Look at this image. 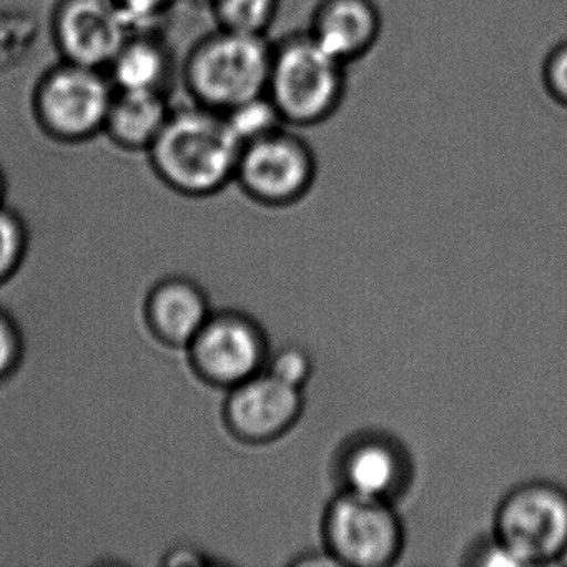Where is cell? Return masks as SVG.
<instances>
[{
	"label": "cell",
	"instance_id": "6da1fadb",
	"mask_svg": "<svg viewBox=\"0 0 567 567\" xmlns=\"http://www.w3.org/2000/svg\"><path fill=\"white\" fill-rule=\"evenodd\" d=\"M240 152L241 144L225 115L192 102L172 111L147 155L152 171L168 190L202 200L235 182Z\"/></svg>",
	"mask_w": 567,
	"mask_h": 567
},
{
	"label": "cell",
	"instance_id": "7a4b0ae2",
	"mask_svg": "<svg viewBox=\"0 0 567 567\" xmlns=\"http://www.w3.org/2000/svg\"><path fill=\"white\" fill-rule=\"evenodd\" d=\"M347 68L307 29L288 32L271 45L268 99L288 127L324 124L347 97Z\"/></svg>",
	"mask_w": 567,
	"mask_h": 567
},
{
	"label": "cell",
	"instance_id": "3957f363",
	"mask_svg": "<svg viewBox=\"0 0 567 567\" xmlns=\"http://www.w3.org/2000/svg\"><path fill=\"white\" fill-rule=\"evenodd\" d=\"M271 45L267 35L217 28L188 52L185 85L194 104L227 114L267 94Z\"/></svg>",
	"mask_w": 567,
	"mask_h": 567
},
{
	"label": "cell",
	"instance_id": "277c9868",
	"mask_svg": "<svg viewBox=\"0 0 567 567\" xmlns=\"http://www.w3.org/2000/svg\"><path fill=\"white\" fill-rule=\"evenodd\" d=\"M493 534L517 566H547L567 556V489L546 480L526 481L497 504Z\"/></svg>",
	"mask_w": 567,
	"mask_h": 567
},
{
	"label": "cell",
	"instance_id": "5b68a950",
	"mask_svg": "<svg viewBox=\"0 0 567 567\" xmlns=\"http://www.w3.org/2000/svg\"><path fill=\"white\" fill-rule=\"evenodd\" d=\"M114 94L107 72L61 61L39 79L32 112L49 137L81 144L104 134Z\"/></svg>",
	"mask_w": 567,
	"mask_h": 567
},
{
	"label": "cell",
	"instance_id": "8992f818",
	"mask_svg": "<svg viewBox=\"0 0 567 567\" xmlns=\"http://www.w3.org/2000/svg\"><path fill=\"white\" fill-rule=\"evenodd\" d=\"M321 530L334 566H393L406 540L394 503L348 491H338L328 503Z\"/></svg>",
	"mask_w": 567,
	"mask_h": 567
},
{
	"label": "cell",
	"instance_id": "52a82bcc",
	"mask_svg": "<svg viewBox=\"0 0 567 567\" xmlns=\"http://www.w3.org/2000/svg\"><path fill=\"white\" fill-rule=\"evenodd\" d=\"M317 174L313 147L285 125L241 147L235 182L257 204L281 208L303 200Z\"/></svg>",
	"mask_w": 567,
	"mask_h": 567
},
{
	"label": "cell",
	"instance_id": "ba28073f",
	"mask_svg": "<svg viewBox=\"0 0 567 567\" xmlns=\"http://www.w3.org/2000/svg\"><path fill=\"white\" fill-rule=\"evenodd\" d=\"M188 350L202 378L228 391L261 373L271 348L257 318L227 308L212 313Z\"/></svg>",
	"mask_w": 567,
	"mask_h": 567
},
{
	"label": "cell",
	"instance_id": "9c48e42d",
	"mask_svg": "<svg viewBox=\"0 0 567 567\" xmlns=\"http://www.w3.org/2000/svg\"><path fill=\"white\" fill-rule=\"evenodd\" d=\"M340 491L396 503L410 489L414 463L408 447L384 431H360L348 437L334 457Z\"/></svg>",
	"mask_w": 567,
	"mask_h": 567
},
{
	"label": "cell",
	"instance_id": "30bf717a",
	"mask_svg": "<svg viewBox=\"0 0 567 567\" xmlns=\"http://www.w3.org/2000/svg\"><path fill=\"white\" fill-rule=\"evenodd\" d=\"M51 25L62 61L101 71L132 34L114 0H58Z\"/></svg>",
	"mask_w": 567,
	"mask_h": 567
},
{
	"label": "cell",
	"instance_id": "8fae6325",
	"mask_svg": "<svg viewBox=\"0 0 567 567\" xmlns=\"http://www.w3.org/2000/svg\"><path fill=\"white\" fill-rule=\"evenodd\" d=\"M301 413L303 390L265 370L225 394V424L231 436L245 444L280 440L297 424Z\"/></svg>",
	"mask_w": 567,
	"mask_h": 567
},
{
	"label": "cell",
	"instance_id": "7c38bea8",
	"mask_svg": "<svg viewBox=\"0 0 567 567\" xmlns=\"http://www.w3.org/2000/svg\"><path fill=\"white\" fill-rule=\"evenodd\" d=\"M307 31L328 54L350 65L373 51L383 16L374 0H320Z\"/></svg>",
	"mask_w": 567,
	"mask_h": 567
},
{
	"label": "cell",
	"instance_id": "4fadbf2b",
	"mask_svg": "<svg viewBox=\"0 0 567 567\" xmlns=\"http://www.w3.org/2000/svg\"><path fill=\"white\" fill-rule=\"evenodd\" d=\"M172 111L167 92L115 91L104 134L122 151L147 154Z\"/></svg>",
	"mask_w": 567,
	"mask_h": 567
},
{
	"label": "cell",
	"instance_id": "5bb4252c",
	"mask_svg": "<svg viewBox=\"0 0 567 567\" xmlns=\"http://www.w3.org/2000/svg\"><path fill=\"white\" fill-rule=\"evenodd\" d=\"M214 313L207 293L194 281L172 278L155 288L148 318L158 337L175 347H190Z\"/></svg>",
	"mask_w": 567,
	"mask_h": 567
},
{
	"label": "cell",
	"instance_id": "9a60e30c",
	"mask_svg": "<svg viewBox=\"0 0 567 567\" xmlns=\"http://www.w3.org/2000/svg\"><path fill=\"white\" fill-rule=\"evenodd\" d=\"M105 72L115 91L165 92L172 75V54L158 32H135Z\"/></svg>",
	"mask_w": 567,
	"mask_h": 567
},
{
	"label": "cell",
	"instance_id": "2e32d148",
	"mask_svg": "<svg viewBox=\"0 0 567 567\" xmlns=\"http://www.w3.org/2000/svg\"><path fill=\"white\" fill-rule=\"evenodd\" d=\"M281 0H210L217 28L244 34L267 35Z\"/></svg>",
	"mask_w": 567,
	"mask_h": 567
},
{
	"label": "cell",
	"instance_id": "e0dca14e",
	"mask_svg": "<svg viewBox=\"0 0 567 567\" xmlns=\"http://www.w3.org/2000/svg\"><path fill=\"white\" fill-rule=\"evenodd\" d=\"M224 115L241 147L287 125L267 94L251 99Z\"/></svg>",
	"mask_w": 567,
	"mask_h": 567
},
{
	"label": "cell",
	"instance_id": "ac0fdd59",
	"mask_svg": "<svg viewBox=\"0 0 567 567\" xmlns=\"http://www.w3.org/2000/svg\"><path fill=\"white\" fill-rule=\"evenodd\" d=\"M28 234L18 212L0 205V284L18 271L24 258Z\"/></svg>",
	"mask_w": 567,
	"mask_h": 567
},
{
	"label": "cell",
	"instance_id": "d6986e66",
	"mask_svg": "<svg viewBox=\"0 0 567 567\" xmlns=\"http://www.w3.org/2000/svg\"><path fill=\"white\" fill-rule=\"evenodd\" d=\"M265 371L290 386L303 390L313 374V360L300 344H285L278 350L270 351Z\"/></svg>",
	"mask_w": 567,
	"mask_h": 567
},
{
	"label": "cell",
	"instance_id": "ffe728a7",
	"mask_svg": "<svg viewBox=\"0 0 567 567\" xmlns=\"http://www.w3.org/2000/svg\"><path fill=\"white\" fill-rule=\"evenodd\" d=\"M127 21L132 34L158 32V25L167 18L178 0H114Z\"/></svg>",
	"mask_w": 567,
	"mask_h": 567
},
{
	"label": "cell",
	"instance_id": "44dd1931",
	"mask_svg": "<svg viewBox=\"0 0 567 567\" xmlns=\"http://www.w3.org/2000/svg\"><path fill=\"white\" fill-rule=\"evenodd\" d=\"M543 84L557 104L567 107V42L556 45L543 64Z\"/></svg>",
	"mask_w": 567,
	"mask_h": 567
},
{
	"label": "cell",
	"instance_id": "7402d4cb",
	"mask_svg": "<svg viewBox=\"0 0 567 567\" xmlns=\"http://www.w3.org/2000/svg\"><path fill=\"white\" fill-rule=\"evenodd\" d=\"M22 358V337L16 321L0 308V381L18 370Z\"/></svg>",
	"mask_w": 567,
	"mask_h": 567
},
{
	"label": "cell",
	"instance_id": "603a6c76",
	"mask_svg": "<svg viewBox=\"0 0 567 567\" xmlns=\"http://www.w3.org/2000/svg\"><path fill=\"white\" fill-rule=\"evenodd\" d=\"M464 560L473 566H517L516 560L493 533L486 539L474 544Z\"/></svg>",
	"mask_w": 567,
	"mask_h": 567
},
{
	"label": "cell",
	"instance_id": "cb8c5ba5",
	"mask_svg": "<svg viewBox=\"0 0 567 567\" xmlns=\"http://www.w3.org/2000/svg\"><path fill=\"white\" fill-rule=\"evenodd\" d=\"M8 204V178L0 168V205Z\"/></svg>",
	"mask_w": 567,
	"mask_h": 567
},
{
	"label": "cell",
	"instance_id": "d4e9b609",
	"mask_svg": "<svg viewBox=\"0 0 567 567\" xmlns=\"http://www.w3.org/2000/svg\"><path fill=\"white\" fill-rule=\"evenodd\" d=\"M202 2H207V4H210V0H202Z\"/></svg>",
	"mask_w": 567,
	"mask_h": 567
}]
</instances>
